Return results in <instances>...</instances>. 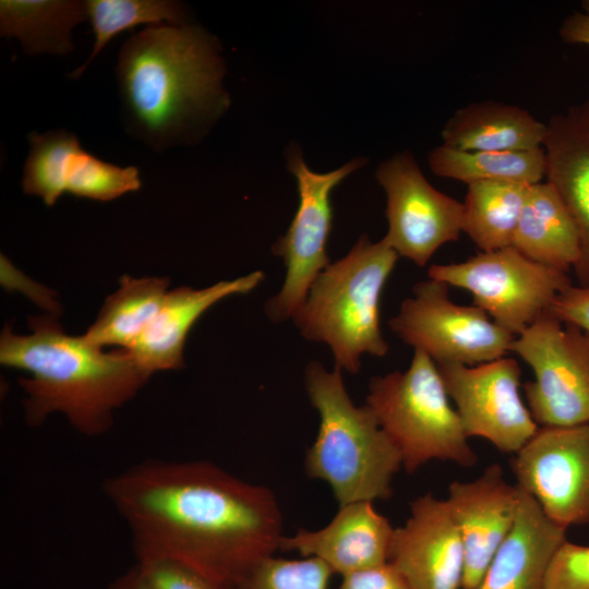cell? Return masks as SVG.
<instances>
[{
    "instance_id": "19",
    "label": "cell",
    "mask_w": 589,
    "mask_h": 589,
    "mask_svg": "<svg viewBox=\"0 0 589 589\" xmlns=\"http://www.w3.org/2000/svg\"><path fill=\"white\" fill-rule=\"evenodd\" d=\"M263 279V272L255 271L202 289L183 286L168 291L156 317L129 351L149 376L182 368L185 338L200 316L224 298L250 292Z\"/></svg>"
},
{
    "instance_id": "31",
    "label": "cell",
    "mask_w": 589,
    "mask_h": 589,
    "mask_svg": "<svg viewBox=\"0 0 589 589\" xmlns=\"http://www.w3.org/2000/svg\"><path fill=\"white\" fill-rule=\"evenodd\" d=\"M548 312L589 333V287L570 285L555 298Z\"/></svg>"
},
{
    "instance_id": "5",
    "label": "cell",
    "mask_w": 589,
    "mask_h": 589,
    "mask_svg": "<svg viewBox=\"0 0 589 589\" xmlns=\"http://www.w3.org/2000/svg\"><path fill=\"white\" fill-rule=\"evenodd\" d=\"M398 256L384 238L372 242L361 236L344 257L318 274L293 315L304 338L329 346L336 368L356 374L363 353H387L380 302Z\"/></svg>"
},
{
    "instance_id": "17",
    "label": "cell",
    "mask_w": 589,
    "mask_h": 589,
    "mask_svg": "<svg viewBox=\"0 0 589 589\" xmlns=\"http://www.w3.org/2000/svg\"><path fill=\"white\" fill-rule=\"evenodd\" d=\"M394 530L373 502H352L340 505L321 529H299L293 536H283L279 550L318 558L344 577L387 563Z\"/></svg>"
},
{
    "instance_id": "21",
    "label": "cell",
    "mask_w": 589,
    "mask_h": 589,
    "mask_svg": "<svg viewBox=\"0 0 589 589\" xmlns=\"http://www.w3.org/2000/svg\"><path fill=\"white\" fill-rule=\"evenodd\" d=\"M545 123L526 109L495 100L457 109L444 124L442 145L460 151H529L542 147Z\"/></svg>"
},
{
    "instance_id": "28",
    "label": "cell",
    "mask_w": 589,
    "mask_h": 589,
    "mask_svg": "<svg viewBox=\"0 0 589 589\" xmlns=\"http://www.w3.org/2000/svg\"><path fill=\"white\" fill-rule=\"evenodd\" d=\"M333 570L321 560L268 556L237 585L238 589H327Z\"/></svg>"
},
{
    "instance_id": "8",
    "label": "cell",
    "mask_w": 589,
    "mask_h": 589,
    "mask_svg": "<svg viewBox=\"0 0 589 589\" xmlns=\"http://www.w3.org/2000/svg\"><path fill=\"white\" fill-rule=\"evenodd\" d=\"M510 352L533 371L522 388L539 426L589 423V333L546 312L515 337Z\"/></svg>"
},
{
    "instance_id": "24",
    "label": "cell",
    "mask_w": 589,
    "mask_h": 589,
    "mask_svg": "<svg viewBox=\"0 0 589 589\" xmlns=\"http://www.w3.org/2000/svg\"><path fill=\"white\" fill-rule=\"evenodd\" d=\"M168 286L166 277H122L119 289L106 299L85 338L100 348L131 349L159 312Z\"/></svg>"
},
{
    "instance_id": "26",
    "label": "cell",
    "mask_w": 589,
    "mask_h": 589,
    "mask_svg": "<svg viewBox=\"0 0 589 589\" xmlns=\"http://www.w3.org/2000/svg\"><path fill=\"white\" fill-rule=\"evenodd\" d=\"M428 161L434 175L467 185L481 181L533 184L545 177L542 147L529 151H460L440 145L430 152Z\"/></svg>"
},
{
    "instance_id": "7",
    "label": "cell",
    "mask_w": 589,
    "mask_h": 589,
    "mask_svg": "<svg viewBox=\"0 0 589 589\" xmlns=\"http://www.w3.org/2000/svg\"><path fill=\"white\" fill-rule=\"evenodd\" d=\"M429 278L468 290L473 305L514 336L546 313L573 285L567 273L537 263L513 247L452 264H434Z\"/></svg>"
},
{
    "instance_id": "9",
    "label": "cell",
    "mask_w": 589,
    "mask_h": 589,
    "mask_svg": "<svg viewBox=\"0 0 589 589\" xmlns=\"http://www.w3.org/2000/svg\"><path fill=\"white\" fill-rule=\"evenodd\" d=\"M448 285L429 278L417 283L388 321L406 344L436 364L478 365L505 357L516 336L498 326L476 305L453 302Z\"/></svg>"
},
{
    "instance_id": "25",
    "label": "cell",
    "mask_w": 589,
    "mask_h": 589,
    "mask_svg": "<svg viewBox=\"0 0 589 589\" xmlns=\"http://www.w3.org/2000/svg\"><path fill=\"white\" fill-rule=\"evenodd\" d=\"M529 185L508 181L467 185L461 231L481 252L512 245Z\"/></svg>"
},
{
    "instance_id": "3",
    "label": "cell",
    "mask_w": 589,
    "mask_h": 589,
    "mask_svg": "<svg viewBox=\"0 0 589 589\" xmlns=\"http://www.w3.org/2000/svg\"><path fill=\"white\" fill-rule=\"evenodd\" d=\"M29 326V335L7 326L0 338L1 364L31 374L19 380L27 423L40 425L59 412L84 435L106 433L113 411L133 398L149 375L129 350L104 351L84 335L70 336L52 314L32 317Z\"/></svg>"
},
{
    "instance_id": "18",
    "label": "cell",
    "mask_w": 589,
    "mask_h": 589,
    "mask_svg": "<svg viewBox=\"0 0 589 589\" xmlns=\"http://www.w3.org/2000/svg\"><path fill=\"white\" fill-rule=\"evenodd\" d=\"M545 125L546 181L576 225L580 255L573 269L578 285L589 287V91L581 101L553 115Z\"/></svg>"
},
{
    "instance_id": "33",
    "label": "cell",
    "mask_w": 589,
    "mask_h": 589,
    "mask_svg": "<svg viewBox=\"0 0 589 589\" xmlns=\"http://www.w3.org/2000/svg\"><path fill=\"white\" fill-rule=\"evenodd\" d=\"M339 589H411L390 564L358 570L344 576Z\"/></svg>"
},
{
    "instance_id": "32",
    "label": "cell",
    "mask_w": 589,
    "mask_h": 589,
    "mask_svg": "<svg viewBox=\"0 0 589 589\" xmlns=\"http://www.w3.org/2000/svg\"><path fill=\"white\" fill-rule=\"evenodd\" d=\"M1 284L8 290L22 291L55 316L61 312L59 303L53 299L56 296L53 291L23 275L3 255H1Z\"/></svg>"
},
{
    "instance_id": "35",
    "label": "cell",
    "mask_w": 589,
    "mask_h": 589,
    "mask_svg": "<svg viewBox=\"0 0 589 589\" xmlns=\"http://www.w3.org/2000/svg\"><path fill=\"white\" fill-rule=\"evenodd\" d=\"M109 589H154L137 566L119 576L109 587Z\"/></svg>"
},
{
    "instance_id": "34",
    "label": "cell",
    "mask_w": 589,
    "mask_h": 589,
    "mask_svg": "<svg viewBox=\"0 0 589 589\" xmlns=\"http://www.w3.org/2000/svg\"><path fill=\"white\" fill-rule=\"evenodd\" d=\"M560 36L567 44L589 46V15L582 12L567 15L560 27Z\"/></svg>"
},
{
    "instance_id": "36",
    "label": "cell",
    "mask_w": 589,
    "mask_h": 589,
    "mask_svg": "<svg viewBox=\"0 0 589 589\" xmlns=\"http://www.w3.org/2000/svg\"><path fill=\"white\" fill-rule=\"evenodd\" d=\"M581 8H582V13L589 15V0L582 1Z\"/></svg>"
},
{
    "instance_id": "30",
    "label": "cell",
    "mask_w": 589,
    "mask_h": 589,
    "mask_svg": "<svg viewBox=\"0 0 589 589\" xmlns=\"http://www.w3.org/2000/svg\"><path fill=\"white\" fill-rule=\"evenodd\" d=\"M545 589H589V545L566 539L552 558Z\"/></svg>"
},
{
    "instance_id": "11",
    "label": "cell",
    "mask_w": 589,
    "mask_h": 589,
    "mask_svg": "<svg viewBox=\"0 0 589 589\" xmlns=\"http://www.w3.org/2000/svg\"><path fill=\"white\" fill-rule=\"evenodd\" d=\"M436 365L468 437H482L515 455L540 428L520 396L521 369L514 358Z\"/></svg>"
},
{
    "instance_id": "13",
    "label": "cell",
    "mask_w": 589,
    "mask_h": 589,
    "mask_svg": "<svg viewBox=\"0 0 589 589\" xmlns=\"http://www.w3.org/2000/svg\"><path fill=\"white\" fill-rule=\"evenodd\" d=\"M510 467L551 520L567 529L589 525V423L540 426Z\"/></svg>"
},
{
    "instance_id": "6",
    "label": "cell",
    "mask_w": 589,
    "mask_h": 589,
    "mask_svg": "<svg viewBox=\"0 0 589 589\" xmlns=\"http://www.w3.org/2000/svg\"><path fill=\"white\" fill-rule=\"evenodd\" d=\"M398 450L408 473L432 459L472 467L478 457L435 362L414 349L410 365L374 376L366 404Z\"/></svg>"
},
{
    "instance_id": "22",
    "label": "cell",
    "mask_w": 589,
    "mask_h": 589,
    "mask_svg": "<svg viewBox=\"0 0 589 589\" xmlns=\"http://www.w3.org/2000/svg\"><path fill=\"white\" fill-rule=\"evenodd\" d=\"M510 247L564 273L577 263L580 244L576 225L550 182L529 185Z\"/></svg>"
},
{
    "instance_id": "12",
    "label": "cell",
    "mask_w": 589,
    "mask_h": 589,
    "mask_svg": "<svg viewBox=\"0 0 589 589\" xmlns=\"http://www.w3.org/2000/svg\"><path fill=\"white\" fill-rule=\"evenodd\" d=\"M376 179L387 199L384 239L399 256L422 267L443 244L459 239L462 203L436 190L411 153L381 163Z\"/></svg>"
},
{
    "instance_id": "29",
    "label": "cell",
    "mask_w": 589,
    "mask_h": 589,
    "mask_svg": "<svg viewBox=\"0 0 589 589\" xmlns=\"http://www.w3.org/2000/svg\"><path fill=\"white\" fill-rule=\"evenodd\" d=\"M136 566L154 589H238L237 585L171 558L142 557Z\"/></svg>"
},
{
    "instance_id": "27",
    "label": "cell",
    "mask_w": 589,
    "mask_h": 589,
    "mask_svg": "<svg viewBox=\"0 0 589 589\" xmlns=\"http://www.w3.org/2000/svg\"><path fill=\"white\" fill-rule=\"evenodd\" d=\"M88 20L95 36L87 60L69 76H82L105 46L120 33L139 25L188 23L185 7L173 0H86Z\"/></svg>"
},
{
    "instance_id": "15",
    "label": "cell",
    "mask_w": 589,
    "mask_h": 589,
    "mask_svg": "<svg viewBox=\"0 0 589 589\" xmlns=\"http://www.w3.org/2000/svg\"><path fill=\"white\" fill-rule=\"evenodd\" d=\"M388 563L411 589H461L464 545L446 500L426 493L411 502L410 516L394 530Z\"/></svg>"
},
{
    "instance_id": "23",
    "label": "cell",
    "mask_w": 589,
    "mask_h": 589,
    "mask_svg": "<svg viewBox=\"0 0 589 589\" xmlns=\"http://www.w3.org/2000/svg\"><path fill=\"white\" fill-rule=\"evenodd\" d=\"M86 20V1H0V35L17 38L28 56L70 53L74 50L72 31Z\"/></svg>"
},
{
    "instance_id": "1",
    "label": "cell",
    "mask_w": 589,
    "mask_h": 589,
    "mask_svg": "<svg viewBox=\"0 0 589 589\" xmlns=\"http://www.w3.org/2000/svg\"><path fill=\"white\" fill-rule=\"evenodd\" d=\"M103 491L128 526L136 558L176 560L238 585L279 550L275 494L213 462L144 460L107 478Z\"/></svg>"
},
{
    "instance_id": "4",
    "label": "cell",
    "mask_w": 589,
    "mask_h": 589,
    "mask_svg": "<svg viewBox=\"0 0 589 589\" xmlns=\"http://www.w3.org/2000/svg\"><path fill=\"white\" fill-rule=\"evenodd\" d=\"M304 381L320 417L316 437L305 454L308 476L325 481L339 506L390 497L401 458L373 411L352 402L336 366L329 372L320 362H310Z\"/></svg>"
},
{
    "instance_id": "14",
    "label": "cell",
    "mask_w": 589,
    "mask_h": 589,
    "mask_svg": "<svg viewBox=\"0 0 589 589\" xmlns=\"http://www.w3.org/2000/svg\"><path fill=\"white\" fill-rule=\"evenodd\" d=\"M29 152L23 166L22 190L47 206L70 193L108 202L141 189L140 171L105 161L82 147L74 133L63 129L27 135Z\"/></svg>"
},
{
    "instance_id": "10",
    "label": "cell",
    "mask_w": 589,
    "mask_h": 589,
    "mask_svg": "<svg viewBox=\"0 0 589 589\" xmlns=\"http://www.w3.org/2000/svg\"><path fill=\"white\" fill-rule=\"evenodd\" d=\"M364 163L357 158L333 171L318 173L309 169L299 152L289 153L288 168L297 180L299 204L287 232L272 247L286 266L281 289L265 305L272 321L292 318L318 274L330 264L326 253L333 218L330 194Z\"/></svg>"
},
{
    "instance_id": "20",
    "label": "cell",
    "mask_w": 589,
    "mask_h": 589,
    "mask_svg": "<svg viewBox=\"0 0 589 589\" xmlns=\"http://www.w3.org/2000/svg\"><path fill=\"white\" fill-rule=\"evenodd\" d=\"M514 526L477 589H545L546 574L567 528L551 520L520 489Z\"/></svg>"
},
{
    "instance_id": "2",
    "label": "cell",
    "mask_w": 589,
    "mask_h": 589,
    "mask_svg": "<svg viewBox=\"0 0 589 589\" xmlns=\"http://www.w3.org/2000/svg\"><path fill=\"white\" fill-rule=\"evenodd\" d=\"M225 72L217 40L195 24L134 33L116 67L127 133L155 152L194 143L228 108Z\"/></svg>"
},
{
    "instance_id": "16",
    "label": "cell",
    "mask_w": 589,
    "mask_h": 589,
    "mask_svg": "<svg viewBox=\"0 0 589 589\" xmlns=\"http://www.w3.org/2000/svg\"><path fill=\"white\" fill-rule=\"evenodd\" d=\"M519 493L517 484L505 480L498 464H491L472 481L449 484L446 502L465 553L461 589L479 587L494 554L514 526Z\"/></svg>"
}]
</instances>
